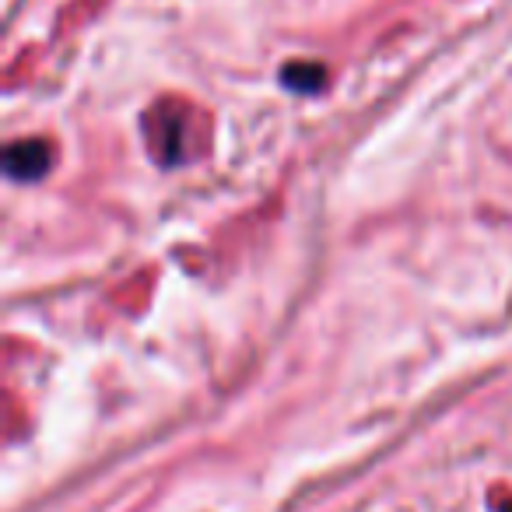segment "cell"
Returning a JSON list of instances; mask_svg holds the SVG:
<instances>
[{"instance_id":"1","label":"cell","mask_w":512,"mask_h":512,"mask_svg":"<svg viewBox=\"0 0 512 512\" xmlns=\"http://www.w3.org/2000/svg\"><path fill=\"white\" fill-rule=\"evenodd\" d=\"M53 162V151L46 141H15L4 151V169L11 179H39L46 176Z\"/></svg>"},{"instance_id":"2","label":"cell","mask_w":512,"mask_h":512,"mask_svg":"<svg viewBox=\"0 0 512 512\" xmlns=\"http://www.w3.org/2000/svg\"><path fill=\"white\" fill-rule=\"evenodd\" d=\"M323 78H327V71L316 67V64L285 67V81H288V88H295V92H316V88L323 85Z\"/></svg>"}]
</instances>
